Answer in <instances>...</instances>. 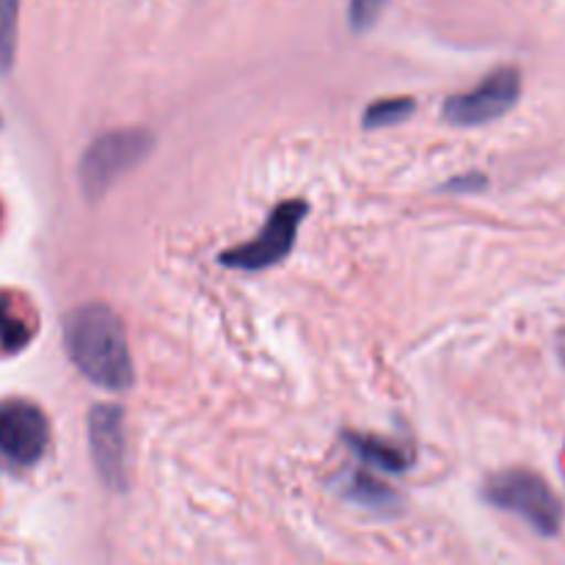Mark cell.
<instances>
[{"label":"cell","instance_id":"2","mask_svg":"<svg viewBox=\"0 0 565 565\" xmlns=\"http://www.w3.org/2000/svg\"><path fill=\"white\" fill-rule=\"evenodd\" d=\"M486 500L500 511L524 519L539 535H557L563 527V502L541 475L505 469L486 483Z\"/></svg>","mask_w":565,"mask_h":565},{"label":"cell","instance_id":"13","mask_svg":"<svg viewBox=\"0 0 565 565\" xmlns=\"http://www.w3.org/2000/svg\"><path fill=\"white\" fill-rule=\"evenodd\" d=\"M384 6L386 0H351L348 3V20H351L353 31H370L379 22Z\"/></svg>","mask_w":565,"mask_h":565},{"label":"cell","instance_id":"12","mask_svg":"<svg viewBox=\"0 0 565 565\" xmlns=\"http://www.w3.org/2000/svg\"><path fill=\"white\" fill-rule=\"evenodd\" d=\"M414 114V99H381V103H373L367 110H364V127L367 130H381V127H392L406 121L408 116Z\"/></svg>","mask_w":565,"mask_h":565},{"label":"cell","instance_id":"9","mask_svg":"<svg viewBox=\"0 0 565 565\" xmlns=\"http://www.w3.org/2000/svg\"><path fill=\"white\" fill-rule=\"evenodd\" d=\"M33 340V326L20 315L11 296L0 292V351L17 353Z\"/></svg>","mask_w":565,"mask_h":565},{"label":"cell","instance_id":"1","mask_svg":"<svg viewBox=\"0 0 565 565\" xmlns=\"http://www.w3.org/2000/svg\"><path fill=\"white\" fill-rule=\"evenodd\" d=\"M66 356L92 384L108 392H125L132 386L130 348L119 315L105 303H83L66 315L64 323Z\"/></svg>","mask_w":565,"mask_h":565},{"label":"cell","instance_id":"5","mask_svg":"<svg viewBox=\"0 0 565 565\" xmlns=\"http://www.w3.org/2000/svg\"><path fill=\"white\" fill-rule=\"evenodd\" d=\"M50 445V423L42 408L22 397L0 401V463L28 469L42 461Z\"/></svg>","mask_w":565,"mask_h":565},{"label":"cell","instance_id":"6","mask_svg":"<svg viewBox=\"0 0 565 565\" xmlns=\"http://www.w3.org/2000/svg\"><path fill=\"white\" fill-rule=\"evenodd\" d=\"M522 97V72L500 66L469 92L447 99L445 119L456 127H480L505 116Z\"/></svg>","mask_w":565,"mask_h":565},{"label":"cell","instance_id":"14","mask_svg":"<svg viewBox=\"0 0 565 565\" xmlns=\"http://www.w3.org/2000/svg\"><path fill=\"white\" fill-rule=\"evenodd\" d=\"M557 356H561L563 367H565V329L557 334Z\"/></svg>","mask_w":565,"mask_h":565},{"label":"cell","instance_id":"7","mask_svg":"<svg viewBox=\"0 0 565 565\" xmlns=\"http://www.w3.org/2000/svg\"><path fill=\"white\" fill-rule=\"evenodd\" d=\"M88 450L94 469L108 489L121 491L127 486V441L125 414L114 403H99L88 414Z\"/></svg>","mask_w":565,"mask_h":565},{"label":"cell","instance_id":"4","mask_svg":"<svg viewBox=\"0 0 565 565\" xmlns=\"http://www.w3.org/2000/svg\"><path fill=\"white\" fill-rule=\"evenodd\" d=\"M303 215H307V204L301 199H290V202L276 204L274 213L268 215L265 226L254 241L241 243V246L230 248L218 257L224 268L235 270H265L279 265L281 259L290 254L296 246L298 226H301Z\"/></svg>","mask_w":565,"mask_h":565},{"label":"cell","instance_id":"11","mask_svg":"<svg viewBox=\"0 0 565 565\" xmlns=\"http://www.w3.org/2000/svg\"><path fill=\"white\" fill-rule=\"evenodd\" d=\"M20 0H0V72H9L17 55Z\"/></svg>","mask_w":565,"mask_h":565},{"label":"cell","instance_id":"10","mask_svg":"<svg viewBox=\"0 0 565 565\" xmlns=\"http://www.w3.org/2000/svg\"><path fill=\"white\" fill-rule=\"evenodd\" d=\"M345 494L367 508H392L397 502L395 491L367 472H351L345 480Z\"/></svg>","mask_w":565,"mask_h":565},{"label":"cell","instance_id":"8","mask_svg":"<svg viewBox=\"0 0 565 565\" xmlns=\"http://www.w3.org/2000/svg\"><path fill=\"white\" fill-rule=\"evenodd\" d=\"M345 445L351 447L353 456L370 469H379L386 475H401L412 467V456L403 447L392 445V441L379 439V436H359L351 434L345 436Z\"/></svg>","mask_w":565,"mask_h":565},{"label":"cell","instance_id":"3","mask_svg":"<svg viewBox=\"0 0 565 565\" xmlns=\"http://www.w3.org/2000/svg\"><path fill=\"white\" fill-rule=\"evenodd\" d=\"M152 152V136L147 130H110L88 143L81 160V188L88 199L108 193L121 177L136 169Z\"/></svg>","mask_w":565,"mask_h":565}]
</instances>
